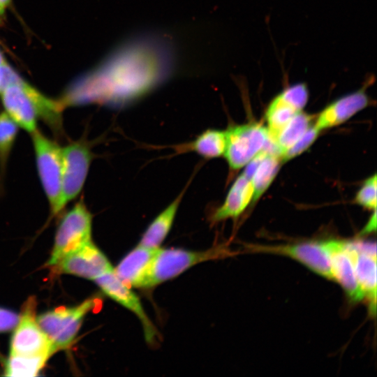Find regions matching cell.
<instances>
[{"label":"cell","instance_id":"cell-13","mask_svg":"<svg viewBox=\"0 0 377 377\" xmlns=\"http://www.w3.org/2000/svg\"><path fill=\"white\" fill-rule=\"evenodd\" d=\"M326 242L330 253L334 281L342 286L350 301L353 302L362 301L364 296L358 284L346 241L330 239Z\"/></svg>","mask_w":377,"mask_h":377},{"label":"cell","instance_id":"cell-1","mask_svg":"<svg viewBox=\"0 0 377 377\" xmlns=\"http://www.w3.org/2000/svg\"><path fill=\"white\" fill-rule=\"evenodd\" d=\"M174 61L173 47L165 36H136L120 44L96 69L75 84L62 102L126 105L167 80Z\"/></svg>","mask_w":377,"mask_h":377},{"label":"cell","instance_id":"cell-6","mask_svg":"<svg viewBox=\"0 0 377 377\" xmlns=\"http://www.w3.org/2000/svg\"><path fill=\"white\" fill-rule=\"evenodd\" d=\"M92 215L82 200L62 217L46 266L52 267L65 256L92 241Z\"/></svg>","mask_w":377,"mask_h":377},{"label":"cell","instance_id":"cell-9","mask_svg":"<svg viewBox=\"0 0 377 377\" xmlns=\"http://www.w3.org/2000/svg\"><path fill=\"white\" fill-rule=\"evenodd\" d=\"M62 157V206L76 198L85 183L92 152L87 142H72L61 148Z\"/></svg>","mask_w":377,"mask_h":377},{"label":"cell","instance_id":"cell-8","mask_svg":"<svg viewBox=\"0 0 377 377\" xmlns=\"http://www.w3.org/2000/svg\"><path fill=\"white\" fill-rule=\"evenodd\" d=\"M36 309V300L31 297L24 304L19 321L13 329L9 355L51 357L54 354L46 335L38 323Z\"/></svg>","mask_w":377,"mask_h":377},{"label":"cell","instance_id":"cell-3","mask_svg":"<svg viewBox=\"0 0 377 377\" xmlns=\"http://www.w3.org/2000/svg\"><path fill=\"white\" fill-rule=\"evenodd\" d=\"M230 254L228 249L221 246L202 251L160 247L154 256L145 288L155 287L177 277L196 265Z\"/></svg>","mask_w":377,"mask_h":377},{"label":"cell","instance_id":"cell-22","mask_svg":"<svg viewBox=\"0 0 377 377\" xmlns=\"http://www.w3.org/2000/svg\"><path fill=\"white\" fill-rule=\"evenodd\" d=\"M311 122L312 117L302 110L297 112L288 121L276 140L281 159L283 154L311 126Z\"/></svg>","mask_w":377,"mask_h":377},{"label":"cell","instance_id":"cell-34","mask_svg":"<svg viewBox=\"0 0 377 377\" xmlns=\"http://www.w3.org/2000/svg\"><path fill=\"white\" fill-rule=\"evenodd\" d=\"M1 14H3V13H2V12H1V10H0V15H1Z\"/></svg>","mask_w":377,"mask_h":377},{"label":"cell","instance_id":"cell-20","mask_svg":"<svg viewBox=\"0 0 377 377\" xmlns=\"http://www.w3.org/2000/svg\"><path fill=\"white\" fill-rule=\"evenodd\" d=\"M297 112L280 93L276 95L271 101L265 112L269 138L276 143L281 131Z\"/></svg>","mask_w":377,"mask_h":377},{"label":"cell","instance_id":"cell-26","mask_svg":"<svg viewBox=\"0 0 377 377\" xmlns=\"http://www.w3.org/2000/svg\"><path fill=\"white\" fill-rule=\"evenodd\" d=\"M280 94L298 111L302 110L309 99V89L304 82L288 86Z\"/></svg>","mask_w":377,"mask_h":377},{"label":"cell","instance_id":"cell-15","mask_svg":"<svg viewBox=\"0 0 377 377\" xmlns=\"http://www.w3.org/2000/svg\"><path fill=\"white\" fill-rule=\"evenodd\" d=\"M366 87L367 85L328 105L317 117L315 126L321 131L337 126L366 108L370 103Z\"/></svg>","mask_w":377,"mask_h":377},{"label":"cell","instance_id":"cell-33","mask_svg":"<svg viewBox=\"0 0 377 377\" xmlns=\"http://www.w3.org/2000/svg\"><path fill=\"white\" fill-rule=\"evenodd\" d=\"M8 64L5 58L0 52V66Z\"/></svg>","mask_w":377,"mask_h":377},{"label":"cell","instance_id":"cell-16","mask_svg":"<svg viewBox=\"0 0 377 377\" xmlns=\"http://www.w3.org/2000/svg\"><path fill=\"white\" fill-rule=\"evenodd\" d=\"M253 187L250 179L243 174L233 182L222 205L211 215L210 221L216 223L237 218L252 201Z\"/></svg>","mask_w":377,"mask_h":377},{"label":"cell","instance_id":"cell-29","mask_svg":"<svg viewBox=\"0 0 377 377\" xmlns=\"http://www.w3.org/2000/svg\"><path fill=\"white\" fill-rule=\"evenodd\" d=\"M348 244L350 246L356 251L376 257V244L374 242L354 240L348 241Z\"/></svg>","mask_w":377,"mask_h":377},{"label":"cell","instance_id":"cell-12","mask_svg":"<svg viewBox=\"0 0 377 377\" xmlns=\"http://www.w3.org/2000/svg\"><path fill=\"white\" fill-rule=\"evenodd\" d=\"M52 268L57 274H68L94 281L113 267L105 253L91 241L63 258Z\"/></svg>","mask_w":377,"mask_h":377},{"label":"cell","instance_id":"cell-25","mask_svg":"<svg viewBox=\"0 0 377 377\" xmlns=\"http://www.w3.org/2000/svg\"><path fill=\"white\" fill-rule=\"evenodd\" d=\"M320 130L315 125L311 126L282 155L281 161H286L306 151L317 138Z\"/></svg>","mask_w":377,"mask_h":377},{"label":"cell","instance_id":"cell-4","mask_svg":"<svg viewBox=\"0 0 377 377\" xmlns=\"http://www.w3.org/2000/svg\"><path fill=\"white\" fill-rule=\"evenodd\" d=\"M31 135L38 177L51 213L55 216L64 209L61 199V147L38 129Z\"/></svg>","mask_w":377,"mask_h":377},{"label":"cell","instance_id":"cell-30","mask_svg":"<svg viewBox=\"0 0 377 377\" xmlns=\"http://www.w3.org/2000/svg\"><path fill=\"white\" fill-rule=\"evenodd\" d=\"M15 73L8 64L0 66V92L10 82Z\"/></svg>","mask_w":377,"mask_h":377},{"label":"cell","instance_id":"cell-10","mask_svg":"<svg viewBox=\"0 0 377 377\" xmlns=\"http://www.w3.org/2000/svg\"><path fill=\"white\" fill-rule=\"evenodd\" d=\"M247 249L256 253H273L290 257L315 273L334 281L330 253L326 241L276 246L251 245Z\"/></svg>","mask_w":377,"mask_h":377},{"label":"cell","instance_id":"cell-17","mask_svg":"<svg viewBox=\"0 0 377 377\" xmlns=\"http://www.w3.org/2000/svg\"><path fill=\"white\" fill-rule=\"evenodd\" d=\"M346 248L352 258L355 276L364 298L369 303V310L372 316L376 310V257L352 249L348 241H346Z\"/></svg>","mask_w":377,"mask_h":377},{"label":"cell","instance_id":"cell-11","mask_svg":"<svg viewBox=\"0 0 377 377\" xmlns=\"http://www.w3.org/2000/svg\"><path fill=\"white\" fill-rule=\"evenodd\" d=\"M94 281L105 295L137 316L142 325L145 340L148 343H154L158 335L156 327L145 311L138 296L115 274L113 268Z\"/></svg>","mask_w":377,"mask_h":377},{"label":"cell","instance_id":"cell-2","mask_svg":"<svg viewBox=\"0 0 377 377\" xmlns=\"http://www.w3.org/2000/svg\"><path fill=\"white\" fill-rule=\"evenodd\" d=\"M5 112L29 133L36 131L42 119L51 128L60 132L62 128L61 102L43 95L16 73L0 92Z\"/></svg>","mask_w":377,"mask_h":377},{"label":"cell","instance_id":"cell-32","mask_svg":"<svg viewBox=\"0 0 377 377\" xmlns=\"http://www.w3.org/2000/svg\"><path fill=\"white\" fill-rule=\"evenodd\" d=\"M10 1V0H0V10L2 13H3L6 8L8 6Z\"/></svg>","mask_w":377,"mask_h":377},{"label":"cell","instance_id":"cell-24","mask_svg":"<svg viewBox=\"0 0 377 377\" xmlns=\"http://www.w3.org/2000/svg\"><path fill=\"white\" fill-rule=\"evenodd\" d=\"M17 124L5 112H0V177L3 178L8 160L18 133Z\"/></svg>","mask_w":377,"mask_h":377},{"label":"cell","instance_id":"cell-14","mask_svg":"<svg viewBox=\"0 0 377 377\" xmlns=\"http://www.w3.org/2000/svg\"><path fill=\"white\" fill-rule=\"evenodd\" d=\"M156 249L138 244L113 267L114 272L129 287L145 288Z\"/></svg>","mask_w":377,"mask_h":377},{"label":"cell","instance_id":"cell-19","mask_svg":"<svg viewBox=\"0 0 377 377\" xmlns=\"http://www.w3.org/2000/svg\"><path fill=\"white\" fill-rule=\"evenodd\" d=\"M226 144V132L210 128L193 140L177 145L172 149L177 154L194 152L206 159H211L224 154Z\"/></svg>","mask_w":377,"mask_h":377},{"label":"cell","instance_id":"cell-31","mask_svg":"<svg viewBox=\"0 0 377 377\" xmlns=\"http://www.w3.org/2000/svg\"><path fill=\"white\" fill-rule=\"evenodd\" d=\"M374 209L373 214L368 221L367 225L361 232V235H366L375 232L376 229V210Z\"/></svg>","mask_w":377,"mask_h":377},{"label":"cell","instance_id":"cell-28","mask_svg":"<svg viewBox=\"0 0 377 377\" xmlns=\"http://www.w3.org/2000/svg\"><path fill=\"white\" fill-rule=\"evenodd\" d=\"M20 315L10 309L0 307V333L13 330L17 325Z\"/></svg>","mask_w":377,"mask_h":377},{"label":"cell","instance_id":"cell-5","mask_svg":"<svg viewBox=\"0 0 377 377\" xmlns=\"http://www.w3.org/2000/svg\"><path fill=\"white\" fill-rule=\"evenodd\" d=\"M96 304V298L90 297L77 305L58 307L37 316L38 323L54 353L67 349L73 344L84 318Z\"/></svg>","mask_w":377,"mask_h":377},{"label":"cell","instance_id":"cell-7","mask_svg":"<svg viewBox=\"0 0 377 377\" xmlns=\"http://www.w3.org/2000/svg\"><path fill=\"white\" fill-rule=\"evenodd\" d=\"M225 132L223 155L232 170L245 166L264 149L269 139L267 127L260 123L232 126Z\"/></svg>","mask_w":377,"mask_h":377},{"label":"cell","instance_id":"cell-21","mask_svg":"<svg viewBox=\"0 0 377 377\" xmlns=\"http://www.w3.org/2000/svg\"><path fill=\"white\" fill-rule=\"evenodd\" d=\"M250 180L253 187L252 201L257 200L270 186L279 170L281 158L264 151Z\"/></svg>","mask_w":377,"mask_h":377},{"label":"cell","instance_id":"cell-23","mask_svg":"<svg viewBox=\"0 0 377 377\" xmlns=\"http://www.w3.org/2000/svg\"><path fill=\"white\" fill-rule=\"evenodd\" d=\"M47 355L22 356L9 355L4 369L7 376H35L44 367Z\"/></svg>","mask_w":377,"mask_h":377},{"label":"cell","instance_id":"cell-27","mask_svg":"<svg viewBox=\"0 0 377 377\" xmlns=\"http://www.w3.org/2000/svg\"><path fill=\"white\" fill-rule=\"evenodd\" d=\"M355 201L369 209H376V175L367 179L357 193Z\"/></svg>","mask_w":377,"mask_h":377},{"label":"cell","instance_id":"cell-18","mask_svg":"<svg viewBox=\"0 0 377 377\" xmlns=\"http://www.w3.org/2000/svg\"><path fill=\"white\" fill-rule=\"evenodd\" d=\"M186 190V186L155 217L145 230L138 244L154 249L160 248L170 231Z\"/></svg>","mask_w":377,"mask_h":377}]
</instances>
